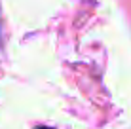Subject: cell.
Masks as SVG:
<instances>
[{
	"instance_id": "6da1fadb",
	"label": "cell",
	"mask_w": 131,
	"mask_h": 129,
	"mask_svg": "<svg viewBox=\"0 0 131 129\" xmlns=\"http://www.w3.org/2000/svg\"><path fill=\"white\" fill-rule=\"evenodd\" d=\"M36 129H51V127H44V125H42V127H36Z\"/></svg>"
}]
</instances>
